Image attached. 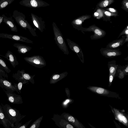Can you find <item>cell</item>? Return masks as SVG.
I'll return each instance as SVG.
<instances>
[{
    "mask_svg": "<svg viewBox=\"0 0 128 128\" xmlns=\"http://www.w3.org/2000/svg\"><path fill=\"white\" fill-rule=\"evenodd\" d=\"M0 38H6L13 40L33 44V42L26 37L19 35L9 34H7L0 33Z\"/></svg>",
    "mask_w": 128,
    "mask_h": 128,
    "instance_id": "9c48e42d",
    "label": "cell"
},
{
    "mask_svg": "<svg viewBox=\"0 0 128 128\" xmlns=\"http://www.w3.org/2000/svg\"><path fill=\"white\" fill-rule=\"evenodd\" d=\"M113 0H105L100 3L99 5L101 7H106L111 4Z\"/></svg>",
    "mask_w": 128,
    "mask_h": 128,
    "instance_id": "7402d4cb",
    "label": "cell"
},
{
    "mask_svg": "<svg viewBox=\"0 0 128 128\" xmlns=\"http://www.w3.org/2000/svg\"><path fill=\"white\" fill-rule=\"evenodd\" d=\"M88 18V16H84L74 20L72 23L73 27L78 30H80L82 28V23L85 20Z\"/></svg>",
    "mask_w": 128,
    "mask_h": 128,
    "instance_id": "9a60e30c",
    "label": "cell"
},
{
    "mask_svg": "<svg viewBox=\"0 0 128 128\" xmlns=\"http://www.w3.org/2000/svg\"><path fill=\"white\" fill-rule=\"evenodd\" d=\"M13 46L18 49L17 52L20 54H25L32 49V47L29 46L18 43H14Z\"/></svg>",
    "mask_w": 128,
    "mask_h": 128,
    "instance_id": "4fadbf2b",
    "label": "cell"
},
{
    "mask_svg": "<svg viewBox=\"0 0 128 128\" xmlns=\"http://www.w3.org/2000/svg\"><path fill=\"white\" fill-rule=\"evenodd\" d=\"M66 118L76 127L78 128L84 127L82 124L72 116L66 114L64 116Z\"/></svg>",
    "mask_w": 128,
    "mask_h": 128,
    "instance_id": "2e32d148",
    "label": "cell"
},
{
    "mask_svg": "<svg viewBox=\"0 0 128 128\" xmlns=\"http://www.w3.org/2000/svg\"><path fill=\"white\" fill-rule=\"evenodd\" d=\"M0 87L8 91H16L19 94L17 87V84H13L2 76L0 77Z\"/></svg>",
    "mask_w": 128,
    "mask_h": 128,
    "instance_id": "52a82bcc",
    "label": "cell"
},
{
    "mask_svg": "<svg viewBox=\"0 0 128 128\" xmlns=\"http://www.w3.org/2000/svg\"><path fill=\"white\" fill-rule=\"evenodd\" d=\"M69 102L70 100H67L64 102L63 104L65 105H66Z\"/></svg>",
    "mask_w": 128,
    "mask_h": 128,
    "instance_id": "1f68e13d",
    "label": "cell"
},
{
    "mask_svg": "<svg viewBox=\"0 0 128 128\" xmlns=\"http://www.w3.org/2000/svg\"><path fill=\"white\" fill-rule=\"evenodd\" d=\"M109 10L112 12H116V10L112 8H109Z\"/></svg>",
    "mask_w": 128,
    "mask_h": 128,
    "instance_id": "4dcf8cb0",
    "label": "cell"
},
{
    "mask_svg": "<svg viewBox=\"0 0 128 128\" xmlns=\"http://www.w3.org/2000/svg\"><path fill=\"white\" fill-rule=\"evenodd\" d=\"M115 112L116 116L118 120L126 125H127L128 120L126 118L123 114L116 110Z\"/></svg>",
    "mask_w": 128,
    "mask_h": 128,
    "instance_id": "d6986e66",
    "label": "cell"
},
{
    "mask_svg": "<svg viewBox=\"0 0 128 128\" xmlns=\"http://www.w3.org/2000/svg\"><path fill=\"white\" fill-rule=\"evenodd\" d=\"M104 14L106 16H110L112 15V14L110 12L107 11L105 12Z\"/></svg>",
    "mask_w": 128,
    "mask_h": 128,
    "instance_id": "f1b7e54d",
    "label": "cell"
},
{
    "mask_svg": "<svg viewBox=\"0 0 128 128\" xmlns=\"http://www.w3.org/2000/svg\"><path fill=\"white\" fill-rule=\"evenodd\" d=\"M126 6L127 8H128V2L126 3Z\"/></svg>",
    "mask_w": 128,
    "mask_h": 128,
    "instance_id": "836d02e7",
    "label": "cell"
},
{
    "mask_svg": "<svg viewBox=\"0 0 128 128\" xmlns=\"http://www.w3.org/2000/svg\"><path fill=\"white\" fill-rule=\"evenodd\" d=\"M7 97V100L14 104H20L22 103V98L20 95L15 94L14 92L4 90Z\"/></svg>",
    "mask_w": 128,
    "mask_h": 128,
    "instance_id": "30bf717a",
    "label": "cell"
},
{
    "mask_svg": "<svg viewBox=\"0 0 128 128\" xmlns=\"http://www.w3.org/2000/svg\"><path fill=\"white\" fill-rule=\"evenodd\" d=\"M0 124L5 128H12L11 125L5 118L3 110L0 104Z\"/></svg>",
    "mask_w": 128,
    "mask_h": 128,
    "instance_id": "5bb4252c",
    "label": "cell"
},
{
    "mask_svg": "<svg viewBox=\"0 0 128 128\" xmlns=\"http://www.w3.org/2000/svg\"><path fill=\"white\" fill-rule=\"evenodd\" d=\"M116 73L112 74H109V82L111 83L113 79L114 78Z\"/></svg>",
    "mask_w": 128,
    "mask_h": 128,
    "instance_id": "4316f807",
    "label": "cell"
},
{
    "mask_svg": "<svg viewBox=\"0 0 128 128\" xmlns=\"http://www.w3.org/2000/svg\"><path fill=\"white\" fill-rule=\"evenodd\" d=\"M0 56H4L6 58L9 62L13 67L14 68L18 64V62L17 60L16 57L12 52L9 50L7 51L5 56L0 55Z\"/></svg>",
    "mask_w": 128,
    "mask_h": 128,
    "instance_id": "7c38bea8",
    "label": "cell"
},
{
    "mask_svg": "<svg viewBox=\"0 0 128 128\" xmlns=\"http://www.w3.org/2000/svg\"><path fill=\"white\" fill-rule=\"evenodd\" d=\"M2 76H2V75H0V77H2Z\"/></svg>",
    "mask_w": 128,
    "mask_h": 128,
    "instance_id": "e575fe53",
    "label": "cell"
},
{
    "mask_svg": "<svg viewBox=\"0 0 128 128\" xmlns=\"http://www.w3.org/2000/svg\"><path fill=\"white\" fill-rule=\"evenodd\" d=\"M126 37V35H123L121 38L114 40L109 43L107 45L106 47L110 48H118L126 43L125 39Z\"/></svg>",
    "mask_w": 128,
    "mask_h": 128,
    "instance_id": "8fae6325",
    "label": "cell"
},
{
    "mask_svg": "<svg viewBox=\"0 0 128 128\" xmlns=\"http://www.w3.org/2000/svg\"><path fill=\"white\" fill-rule=\"evenodd\" d=\"M66 127L67 128H73L74 127L70 124H68L66 126Z\"/></svg>",
    "mask_w": 128,
    "mask_h": 128,
    "instance_id": "f546056e",
    "label": "cell"
},
{
    "mask_svg": "<svg viewBox=\"0 0 128 128\" xmlns=\"http://www.w3.org/2000/svg\"><path fill=\"white\" fill-rule=\"evenodd\" d=\"M8 4L7 2H4L2 3L0 5V6L2 8H4Z\"/></svg>",
    "mask_w": 128,
    "mask_h": 128,
    "instance_id": "83f0119b",
    "label": "cell"
},
{
    "mask_svg": "<svg viewBox=\"0 0 128 128\" xmlns=\"http://www.w3.org/2000/svg\"><path fill=\"white\" fill-rule=\"evenodd\" d=\"M6 118L14 128V124L19 122L24 116L21 115L19 111L9 104H6L2 106Z\"/></svg>",
    "mask_w": 128,
    "mask_h": 128,
    "instance_id": "6da1fadb",
    "label": "cell"
},
{
    "mask_svg": "<svg viewBox=\"0 0 128 128\" xmlns=\"http://www.w3.org/2000/svg\"><path fill=\"white\" fill-rule=\"evenodd\" d=\"M100 51L102 56L107 58H112L120 56L122 52L119 49L102 48Z\"/></svg>",
    "mask_w": 128,
    "mask_h": 128,
    "instance_id": "8992f818",
    "label": "cell"
},
{
    "mask_svg": "<svg viewBox=\"0 0 128 128\" xmlns=\"http://www.w3.org/2000/svg\"><path fill=\"white\" fill-rule=\"evenodd\" d=\"M12 76L16 80L22 82L23 84L26 81L29 80L32 78V76L25 72L24 70H18L16 73L13 74Z\"/></svg>",
    "mask_w": 128,
    "mask_h": 128,
    "instance_id": "ba28073f",
    "label": "cell"
},
{
    "mask_svg": "<svg viewBox=\"0 0 128 128\" xmlns=\"http://www.w3.org/2000/svg\"><path fill=\"white\" fill-rule=\"evenodd\" d=\"M0 75L2 76L3 77L8 78V76L5 72L0 66Z\"/></svg>",
    "mask_w": 128,
    "mask_h": 128,
    "instance_id": "cb8c5ba5",
    "label": "cell"
},
{
    "mask_svg": "<svg viewBox=\"0 0 128 128\" xmlns=\"http://www.w3.org/2000/svg\"><path fill=\"white\" fill-rule=\"evenodd\" d=\"M24 58L28 63L37 68H41L46 66V61L43 57L40 56H26L24 57Z\"/></svg>",
    "mask_w": 128,
    "mask_h": 128,
    "instance_id": "277c9868",
    "label": "cell"
},
{
    "mask_svg": "<svg viewBox=\"0 0 128 128\" xmlns=\"http://www.w3.org/2000/svg\"><path fill=\"white\" fill-rule=\"evenodd\" d=\"M52 26L54 40L56 44L64 54L68 55L69 51L62 34L55 23L53 24Z\"/></svg>",
    "mask_w": 128,
    "mask_h": 128,
    "instance_id": "7a4b0ae2",
    "label": "cell"
},
{
    "mask_svg": "<svg viewBox=\"0 0 128 128\" xmlns=\"http://www.w3.org/2000/svg\"><path fill=\"white\" fill-rule=\"evenodd\" d=\"M94 14L95 16H98L99 15L98 13L96 12H95Z\"/></svg>",
    "mask_w": 128,
    "mask_h": 128,
    "instance_id": "d6a6232c",
    "label": "cell"
},
{
    "mask_svg": "<svg viewBox=\"0 0 128 128\" xmlns=\"http://www.w3.org/2000/svg\"><path fill=\"white\" fill-rule=\"evenodd\" d=\"M122 35H125L126 36H128V26H127L120 34L118 38L121 36Z\"/></svg>",
    "mask_w": 128,
    "mask_h": 128,
    "instance_id": "603a6c76",
    "label": "cell"
},
{
    "mask_svg": "<svg viewBox=\"0 0 128 128\" xmlns=\"http://www.w3.org/2000/svg\"><path fill=\"white\" fill-rule=\"evenodd\" d=\"M0 66L6 73H9L11 72L10 70L6 65L4 60L0 57Z\"/></svg>",
    "mask_w": 128,
    "mask_h": 128,
    "instance_id": "ffe728a7",
    "label": "cell"
},
{
    "mask_svg": "<svg viewBox=\"0 0 128 128\" xmlns=\"http://www.w3.org/2000/svg\"><path fill=\"white\" fill-rule=\"evenodd\" d=\"M108 66L109 70V74H112L116 73L118 65L116 64V60H112L108 62Z\"/></svg>",
    "mask_w": 128,
    "mask_h": 128,
    "instance_id": "ac0fdd59",
    "label": "cell"
},
{
    "mask_svg": "<svg viewBox=\"0 0 128 128\" xmlns=\"http://www.w3.org/2000/svg\"><path fill=\"white\" fill-rule=\"evenodd\" d=\"M23 83L22 82H19L18 84H17V88L19 93H21V90L22 88Z\"/></svg>",
    "mask_w": 128,
    "mask_h": 128,
    "instance_id": "d4e9b609",
    "label": "cell"
},
{
    "mask_svg": "<svg viewBox=\"0 0 128 128\" xmlns=\"http://www.w3.org/2000/svg\"><path fill=\"white\" fill-rule=\"evenodd\" d=\"M4 22L10 28L11 31L15 32H18L17 28L13 22L5 19H4Z\"/></svg>",
    "mask_w": 128,
    "mask_h": 128,
    "instance_id": "44dd1931",
    "label": "cell"
},
{
    "mask_svg": "<svg viewBox=\"0 0 128 128\" xmlns=\"http://www.w3.org/2000/svg\"><path fill=\"white\" fill-rule=\"evenodd\" d=\"M68 44L70 50L76 53L80 59V61L83 63L84 62V55L80 47L76 43L70 39H66Z\"/></svg>",
    "mask_w": 128,
    "mask_h": 128,
    "instance_id": "5b68a950",
    "label": "cell"
},
{
    "mask_svg": "<svg viewBox=\"0 0 128 128\" xmlns=\"http://www.w3.org/2000/svg\"><path fill=\"white\" fill-rule=\"evenodd\" d=\"M88 88L92 92L98 94L106 95L110 93L108 90L102 88L95 86H90Z\"/></svg>",
    "mask_w": 128,
    "mask_h": 128,
    "instance_id": "e0dca14e",
    "label": "cell"
},
{
    "mask_svg": "<svg viewBox=\"0 0 128 128\" xmlns=\"http://www.w3.org/2000/svg\"><path fill=\"white\" fill-rule=\"evenodd\" d=\"M30 4L32 6L34 7H36L37 6V3L35 0H31L30 1Z\"/></svg>",
    "mask_w": 128,
    "mask_h": 128,
    "instance_id": "484cf974",
    "label": "cell"
},
{
    "mask_svg": "<svg viewBox=\"0 0 128 128\" xmlns=\"http://www.w3.org/2000/svg\"><path fill=\"white\" fill-rule=\"evenodd\" d=\"M80 30L83 32H92L94 34L90 36L91 40H95L100 39L106 35L105 31L95 25L91 26L88 28H82Z\"/></svg>",
    "mask_w": 128,
    "mask_h": 128,
    "instance_id": "3957f363",
    "label": "cell"
}]
</instances>
